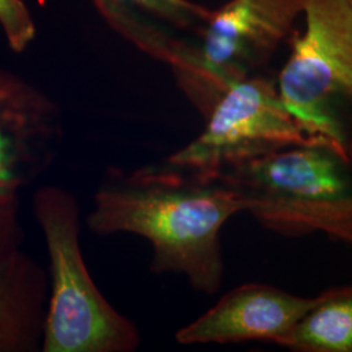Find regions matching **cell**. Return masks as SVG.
I'll return each mask as SVG.
<instances>
[{
  "label": "cell",
  "instance_id": "4",
  "mask_svg": "<svg viewBox=\"0 0 352 352\" xmlns=\"http://www.w3.org/2000/svg\"><path fill=\"white\" fill-rule=\"evenodd\" d=\"M302 14L305 28L291 39L278 91L308 135L351 162L331 100L344 96L352 101V6L347 0H304Z\"/></svg>",
  "mask_w": 352,
  "mask_h": 352
},
{
  "label": "cell",
  "instance_id": "1",
  "mask_svg": "<svg viewBox=\"0 0 352 352\" xmlns=\"http://www.w3.org/2000/svg\"><path fill=\"white\" fill-rule=\"evenodd\" d=\"M248 202L221 176H209L166 161L129 175L110 171L87 218L97 235L128 232L153 247L154 274L175 273L206 295L223 278L219 232Z\"/></svg>",
  "mask_w": 352,
  "mask_h": 352
},
{
  "label": "cell",
  "instance_id": "13",
  "mask_svg": "<svg viewBox=\"0 0 352 352\" xmlns=\"http://www.w3.org/2000/svg\"><path fill=\"white\" fill-rule=\"evenodd\" d=\"M347 1H349V3H350V4L352 6V0H347Z\"/></svg>",
  "mask_w": 352,
  "mask_h": 352
},
{
  "label": "cell",
  "instance_id": "10",
  "mask_svg": "<svg viewBox=\"0 0 352 352\" xmlns=\"http://www.w3.org/2000/svg\"><path fill=\"white\" fill-rule=\"evenodd\" d=\"M279 346L296 352H352V283L320 294Z\"/></svg>",
  "mask_w": 352,
  "mask_h": 352
},
{
  "label": "cell",
  "instance_id": "12",
  "mask_svg": "<svg viewBox=\"0 0 352 352\" xmlns=\"http://www.w3.org/2000/svg\"><path fill=\"white\" fill-rule=\"evenodd\" d=\"M0 23L14 52H23L36 37V25L23 0H0Z\"/></svg>",
  "mask_w": 352,
  "mask_h": 352
},
{
  "label": "cell",
  "instance_id": "9",
  "mask_svg": "<svg viewBox=\"0 0 352 352\" xmlns=\"http://www.w3.org/2000/svg\"><path fill=\"white\" fill-rule=\"evenodd\" d=\"M46 274L17 247L0 250V351H42Z\"/></svg>",
  "mask_w": 352,
  "mask_h": 352
},
{
  "label": "cell",
  "instance_id": "2",
  "mask_svg": "<svg viewBox=\"0 0 352 352\" xmlns=\"http://www.w3.org/2000/svg\"><path fill=\"white\" fill-rule=\"evenodd\" d=\"M349 164L331 148L302 145L231 166L219 176L265 228L285 236L324 234L352 245Z\"/></svg>",
  "mask_w": 352,
  "mask_h": 352
},
{
  "label": "cell",
  "instance_id": "6",
  "mask_svg": "<svg viewBox=\"0 0 352 352\" xmlns=\"http://www.w3.org/2000/svg\"><path fill=\"white\" fill-rule=\"evenodd\" d=\"M201 135L167 161L205 175L292 146L322 145L308 135L264 77L232 84L206 118ZM329 148V146H327Z\"/></svg>",
  "mask_w": 352,
  "mask_h": 352
},
{
  "label": "cell",
  "instance_id": "7",
  "mask_svg": "<svg viewBox=\"0 0 352 352\" xmlns=\"http://www.w3.org/2000/svg\"><path fill=\"white\" fill-rule=\"evenodd\" d=\"M62 140L58 106L11 72L0 75V244L21 240L17 195L45 173Z\"/></svg>",
  "mask_w": 352,
  "mask_h": 352
},
{
  "label": "cell",
  "instance_id": "3",
  "mask_svg": "<svg viewBox=\"0 0 352 352\" xmlns=\"http://www.w3.org/2000/svg\"><path fill=\"white\" fill-rule=\"evenodd\" d=\"M33 212L46 240L52 278L42 351H135L138 327L104 299L82 258L75 196L43 186L33 196Z\"/></svg>",
  "mask_w": 352,
  "mask_h": 352
},
{
  "label": "cell",
  "instance_id": "8",
  "mask_svg": "<svg viewBox=\"0 0 352 352\" xmlns=\"http://www.w3.org/2000/svg\"><path fill=\"white\" fill-rule=\"evenodd\" d=\"M305 298L261 283L231 289L213 308L176 331L180 344H227L264 340L280 344L315 305Z\"/></svg>",
  "mask_w": 352,
  "mask_h": 352
},
{
  "label": "cell",
  "instance_id": "11",
  "mask_svg": "<svg viewBox=\"0 0 352 352\" xmlns=\"http://www.w3.org/2000/svg\"><path fill=\"white\" fill-rule=\"evenodd\" d=\"M128 8L145 13L177 29H202L212 11L190 0H116Z\"/></svg>",
  "mask_w": 352,
  "mask_h": 352
},
{
  "label": "cell",
  "instance_id": "5",
  "mask_svg": "<svg viewBox=\"0 0 352 352\" xmlns=\"http://www.w3.org/2000/svg\"><path fill=\"white\" fill-rule=\"evenodd\" d=\"M302 8L304 0H230L212 11L179 82L205 118L227 89L273 55Z\"/></svg>",
  "mask_w": 352,
  "mask_h": 352
}]
</instances>
